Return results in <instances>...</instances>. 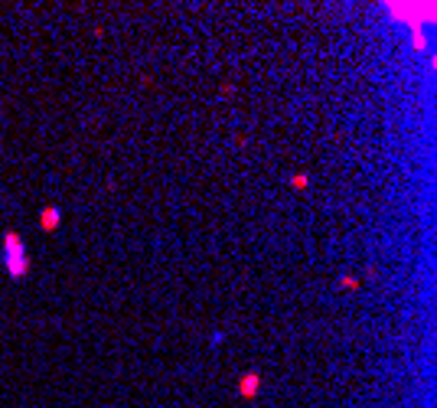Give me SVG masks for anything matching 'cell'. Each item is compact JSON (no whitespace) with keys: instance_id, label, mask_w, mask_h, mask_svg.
Returning <instances> with one entry per match:
<instances>
[{"instance_id":"obj_1","label":"cell","mask_w":437,"mask_h":408,"mask_svg":"<svg viewBox=\"0 0 437 408\" xmlns=\"http://www.w3.org/2000/svg\"><path fill=\"white\" fill-rule=\"evenodd\" d=\"M4 268L10 278H23L30 271V255H26V245L16 232H7L4 235Z\"/></svg>"},{"instance_id":"obj_2","label":"cell","mask_w":437,"mask_h":408,"mask_svg":"<svg viewBox=\"0 0 437 408\" xmlns=\"http://www.w3.org/2000/svg\"><path fill=\"white\" fill-rule=\"evenodd\" d=\"M59 219H62V212H59L56 206L43 209V229H46V232H49V229H56V226H59Z\"/></svg>"},{"instance_id":"obj_3","label":"cell","mask_w":437,"mask_h":408,"mask_svg":"<svg viewBox=\"0 0 437 408\" xmlns=\"http://www.w3.org/2000/svg\"><path fill=\"white\" fill-rule=\"evenodd\" d=\"M258 382H261V379H258L255 372H248V379L242 382V395H255L258 392Z\"/></svg>"}]
</instances>
